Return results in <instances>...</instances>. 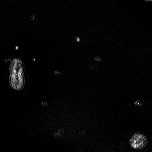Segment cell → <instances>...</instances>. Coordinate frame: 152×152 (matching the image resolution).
<instances>
[{
  "instance_id": "1",
  "label": "cell",
  "mask_w": 152,
  "mask_h": 152,
  "mask_svg": "<svg viewBox=\"0 0 152 152\" xmlns=\"http://www.w3.org/2000/svg\"><path fill=\"white\" fill-rule=\"evenodd\" d=\"M147 139L145 135L140 133H136L130 140V144L132 147L136 149L144 148L147 144Z\"/></svg>"
}]
</instances>
